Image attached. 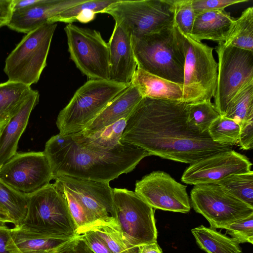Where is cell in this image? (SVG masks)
<instances>
[{"instance_id": "cell-1", "label": "cell", "mask_w": 253, "mask_h": 253, "mask_svg": "<svg viewBox=\"0 0 253 253\" xmlns=\"http://www.w3.org/2000/svg\"><path fill=\"white\" fill-rule=\"evenodd\" d=\"M189 103L143 97L129 116L121 142L161 158L192 164L233 146L213 142L187 122Z\"/></svg>"}, {"instance_id": "cell-2", "label": "cell", "mask_w": 253, "mask_h": 253, "mask_svg": "<svg viewBox=\"0 0 253 253\" xmlns=\"http://www.w3.org/2000/svg\"><path fill=\"white\" fill-rule=\"evenodd\" d=\"M49 162L53 179L61 175L110 182L130 172L144 158L145 150L126 143L107 151H94L78 145L70 135L59 133L45 143L43 151Z\"/></svg>"}, {"instance_id": "cell-3", "label": "cell", "mask_w": 253, "mask_h": 253, "mask_svg": "<svg viewBox=\"0 0 253 253\" xmlns=\"http://www.w3.org/2000/svg\"><path fill=\"white\" fill-rule=\"evenodd\" d=\"M137 68L182 84L185 57L173 26L159 32L131 36Z\"/></svg>"}, {"instance_id": "cell-4", "label": "cell", "mask_w": 253, "mask_h": 253, "mask_svg": "<svg viewBox=\"0 0 253 253\" xmlns=\"http://www.w3.org/2000/svg\"><path fill=\"white\" fill-rule=\"evenodd\" d=\"M129 84L110 80L87 81L76 90L68 104L60 111L56 121L59 133L64 135L82 131Z\"/></svg>"}, {"instance_id": "cell-5", "label": "cell", "mask_w": 253, "mask_h": 253, "mask_svg": "<svg viewBox=\"0 0 253 253\" xmlns=\"http://www.w3.org/2000/svg\"><path fill=\"white\" fill-rule=\"evenodd\" d=\"M174 29L185 57L182 102L211 101L215 92L218 74L214 48L182 33L174 23Z\"/></svg>"}, {"instance_id": "cell-6", "label": "cell", "mask_w": 253, "mask_h": 253, "mask_svg": "<svg viewBox=\"0 0 253 253\" xmlns=\"http://www.w3.org/2000/svg\"><path fill=\"white\" fill-rule=\"evenodd\" d=\"M57 24H46L30 31L9 53L4 72L8 81L31 86L37 84L46 60Z\"/></svg>"}, {"instance_id": "cell-7", "label": "cell", "mask_w": 253, "mask_h": 253, "mask_svg": "<svg viewBox=\"0 0 253 253\" xmlns=\"http://www.w3.org/2000/svg\"><path fill=\"white\" fill-rule=\"evenodd\" d=\"M20 226L59 237L78 236L65 199L51 183L28 195L26 216Z\"/></svg>"}, {"instance_id": "cell-8", "label": "cell", "mask_w": 253, "mask_h": 253, "mask_svg": "<svg viewBox=\"0 0 253 253\" xmlns=\"http://www.w3.org/2000/svg\"><path fill=\"white\" fill-rule=\"evenodd\" d=\"M102 13L110 15L131 36L159 32L174 25L171 0H118Z\"/></svg>"}, {"instance_id": "cell-9", "label": "cell", "mask_w": 253, "mask_h": 253, "mask_svg": "<svg viewBox=\"0 0 253 253\" xmlns=\"http://www.w3.org/2000/svg\"><path fill=\"white\" fill-rule=\"evenodd\" d=\"M217 80L214 95L215 108L224 116L231 101L253 85V51L218 43Z\"/></svg>"}, {"instance_id": "cell-10", "label": "cell", "mask_w": 253, "mask_h": 253, "mask_svg": "<svg viewBox=\"0 0 253 253\" xmlns=\"http://www.w3.org/2000/svg\"><path fill=\"white\" fill-rule=\"evenodd\" d=\"M116 221L125 240L134 248L157 242L153 208L135 192L113 189Z\"/></svg>"}, {"instance_id": "cell-11", "label": "cell", "mask_w": 253, "mask_h": 253, "mask_svg": "<svg viewBox=\"0 0 253 253\" xmlns=\"http://www.w3.org/2000/svg\"><path fill=\"white\" fill-rule=\"evenodd\" d=\"M70 58L90 80H109V49L99 32L72 23L64 28Z\"/></svg>"}, {"instance_id": "cell-12", "label": "cell", "mask_w": 253, "mask_h": 253, "mask_svg": "<svg viewBox=\"0 0 253 253\" xmlns=\"http://www.w3.org/2000/svg\"><path fill=\"white\" fill-rule=\"evenodd\" d=\"M191 204L196 212L208 221L212 228L228 225L253 215V207L235 198L217 183L194 185Z\"/></svg>"}, {"instance_id": "cell-13", "label": "cell", "mask_w": 253, "mask_h": 253, "mask_svg": "<svg viewBox=\"0 0 253 253\" xmlns=\"http://www.w3.org/2000/svg\"><path fill=\"white\" fill-rule=\"evenodd\" d=\"M0 179L26 195L47 186L53 179L44 152L16 153L0 168Z\"/></svg>"}, {"instance_id": "cell-14", "label": "cell", "mask_w": 253, "mask_h": 253, "mask_svg": "<svg viewBox=\"0 0 253 253\" xmlns=\"http://www.w3.org/2000/svg\"><path fill=\"white\" fill-rule=\"evenodd\" d=\"M186 187L168 173L155 171L137 180L134 192L153 209L186 213L191 210Z\"/></svg>"}, {"instance_id": "cell-15", "label": "cell", "mask_w": 253, "mask_h": 253, "mask_svg": "<svg viewBox=\"0 0 253 253\" xmlns=\"http://www.w3.org/2000/svg\"><path fill=\"white\" fill-rule=\"evenodd\" d=\"M54 180L62 184L78 199L93 219L94 224L97 223L117 224L113 188L109 182L67 175L57 176Z\"/></svg>"}, {"instance_id": "cell-16", "label": "cell", "mask_w": 253, "mask_h": 253, "mask_svg": "<svg viewBox=\"0 0 253 253\" xmlns=\"http://www.w3.org/2000/svg\"><path fill=\"white\" fill-rule=\"evenodd\" d=\"M252 163L245 155L232 149L214 153L192 164L181 180L186 184L216 183L230 175L252 170Z\"/></svg>"}, {"instance_id": "cell-17", "label": "cell", "mask_w": 253, "mask_h": 253, "mask_svg": "<svg viewBox=\"0 0 253 253\" xmlns=\"http://www.w3.org/2000/svg\"><path fill=\"white\" fill-rule=\"evenodd\" d=\"M78 236L62 237L42 234L22 226L14 227L10 229L6 249L9 253H65Z\"/></svg>"}, {"instance_id": "cell-18", "label": "cell", "mask_w": 253, "mask_h": 253, "mask_svg": "<svg viewBox=\"0 0 253 253\" xmlns=\"http://www.w3.org/2000/svg\"><path fill=\"white\" fill-rule=\"evenodd\" d=\"M131 35L115 23L108 42L109 49V80L129 84L137 69Z\"/></svg>"}, {"instance_id": "cell-19", "label": "cell", "mask_w": 253, "mask_h": 253, "mask_svg": "<svg viewBox=\"0 0 253 253\" xmlns=\"http://www.w3.org/2000/svg\"><path fill=\"white\" fill-rule=\"evenodd\" d=\"M85 0H45L39 5L13 11L7 26L14 31L26 34L42 25L50 24L54 17Z\"/></svg>"}, {"instance_id": "cell-20", "label": "cell", "mask_w": 253, "mask_h": 253, "mask_svg": "<svg viewBox=\"0 0 253 253\" xmlns=\"http://www.w3.org/2000/svg\"><path fill=\"white\" fill-rule=\"evenodd\" d=\"M39 98L38 91L34 90L19 111L0 128V168L17 153L19 140Z\"/></svg>"}, {"instance_id": "cell-21", "label": "cell", "mask_w": 253, "mask_h": 253, "mask_svg": "<svg viewBox=\"0 0 253 253\" xmlns=\"http://www.w3.org/2000/svg\"><path fill=\"white\" fill-rule=\"evenodd\" d=\"M142 98L138 90L130 84L79 132L93 133L122 118L128 117Z\"/></svg>"}, {"instance_id": "cell-22", "label": "cell", "mask_w": 253, "mask_h": 253, "mask_svg": "<svg viewBox=\"0 0 253 253\" xmlns=\"http://www.w3.org/2000/svg\"><path fill=\"white\" fill-rule=\"evenodd\" d=\"M235 20L225 10L200 13L195 16L189 36L200 42L207 40L223 42L231 32Z\"/></svg>"}, {"instance_id": "cell-23", "label": "cell", "mask_w": 253, "mask_h": 253, "mask_svg": "<svg viewBox=\"0 0 253 253\" xmlns=\"http://www.w3.org/2000/svg\"><path fill=\"white\" fill-rule=\"evenodd\" d=\"M142 97L181 101L183 85L149 73L137 68L131 83Z\"/></svg>"}, {"instance_id": "cell-24", "label": "cell", "mask_w": 253, "mask_h": 253, "mask_svg": "<svg viewBox=\"0 0 253 253\" xmlns=\"http://www.w3.org/2000/svg\"><path fill=\"white\" fill-rule=\"evenodd\" d=\"M128 117L122 118L93 133L78 132L69 135L83 149L94 151H109L121 143V138Z\"/></svg>"}, {"instance_id": "cell-25", "label": "cell", "mask_w": 253, "mask_h": 253, "mask_svg": "<svg viewBox=\"0 0 253 253\" xmlns=\"http://www.w3.org/2000/svg\"><path fill=\"white\" fill-rule=\"evenodd\" d=\"M33 91L31 86L19 83H0V128L19 111Z\"/></svg>"}, {"instance_id": "cell-26", "label": "cell", "mask_w": 253, "mask_h": 253, "mask_svg": "<svg viewBox=\"0 0 253 253\" xmlns=\"http://www.w3.org/2000/svg\"><path fill=\"white\" fill-rule=\"evenodd\" d=\"M199 247L206 253H243L234 239L215 229L200 225L191 230Z\"/></svg>"}, {"instance_id": "cell-27", "label": "cell", "mask_w": 253, "mask_h": 253, "mask_svg": "<svg viewBox=\"0 0 253 253\" xmlns=\"http://www.w3.org/2000/svg\"><path fill=\"white\" fill-rule=\"evenodd\" d=\"M118 0H85L73 6L54 17L51 23L62 22L68 24L79 21L83 23L93 20L95 14L102 13L108 6Z\"/></svg>"}, {"instance_id": "cell-28", "label": "cell", "mask_w": 253, "mask_h": 253, "mask_svg": "<svg viewBox=\"0 0 253 253\" xmlns=\"http://www.w3.org/2000/svg\"><path fill=\"white\" fill-rule=\"evenodd\" d=\"M28 195L20 193L0 179V205L14 227L20 226L26 216Z\"/></svg>"}, {"instance_id": "cell-29", "label": "cell", "mask_w": 253, "mask_h": 253, "mask_svg": "<svg viewBox=\"0 0 253 253\" xmlns=\"http://www.w3.org/2000/svg\"><path fill=\"white\" fill-rule=\"evenodd\" d=\"M221 43L253 51V6L246 8L239 17L235 19L227 39Z\"/></svg>"}, {"instance_id": "cell-30", "label": "cell", "mask_w": 253, "mask_h": 253, "mask_svg": "<svg viewBox=\"0 0 253 253\" xmlns=\"http://www.w3.org/2000/svg\"><path fill=\"white\" fill-rule=\"evenodd\" d=\"M214 183L231 195L253 207V171L230 175Z\"/></svg>"}, {"instance_id": "cell-31", "label": "cell", "mask_w": 253, "mask_h": 253, "mask_svg": "<svg viewBox=\"0 0 253 253\" xmlns=\"http://www.w3.org/2000/svg\"><path fill=\"white\" fill-rule=\"evenodd\" d=\"M219 116L211 101L189 103L187 122L201 133L208 132L212 123Z\"/></svg>"}, {"instance_id": "cell-32", "label": "cell", "mask_w": 253, "mask_h": 253, "mask_svg": "<svg viewBox=\"0 0 253 253\" xmlns=\"http://www.w3.org/2000/svg\"><path fill=\"white\" fill-rule=\"evenodd\" d=\"M240 126L253 120V85L239 93L230 103L224 116Z\"/></svg>"}, {"instance_id": "cell-33", "label": "cell", "mask_w": 253, "mask_h": 253, "mask_svg": "<svg viewBox=\"0 0 253 253\" xmlns=\"http://www.w3.org/2000/svg\"><path fill=\"white\" fill-rule=\"evenodd\" d=\"M240 130V126L237 123L220 115L212 123L208 132L213 142L233 146L238 143Z\"/></svg>"}, {"instance_id": "cell-34", "label": "cell", "mask_w": 253, "mask_h": 253, "mask_svg": "<svg viewBox=\"0 0 253 253\" xmlns=\"http://www.w3.org/2000/svg\"><path fill=\"white\" fill-rule=\"evenodd\" d=\"M53 185L67 202L69 211L77 228V234L93 226L94 224L93 219L78 199L58 181L55 180Z\"/></svg>"}, {"instance_id": "cell-35", "label": "cell", "mask_w": 253, "mask_h": 253, "mask_svg": "<svg viewBox=\"0 0 253 253\" xmlns=\"http://www.w3.org/2000/svg\"><path fill=\"white\" fill-rule=\"evenodd\" d=\"M89 229L99 235L112 253H138V249L132 247L123 238L117 224L97 223Z\"/></svg>"}, {"instance_id": "cell-36", "label": "cell", "mask_w": 253, "mask_h": 253, "mask_svg": "<svg viewBox=\"0 0 253 253\" xmlns=\"http://www.w3.org/2000/svg\"><path fill=\"white\" fill-rule=\"evenodd\" d=\"M192 1V0H171L174 23L182 33L188 36L191 32L196 16Z\"/></svg>"}, {"instance_id": "cell-37", "label": "cell", "mask_w": 253, "mask_h": 253, "mask_svg": "<svg viewBox=\"0 0 253 253\" xmlns=\"http://www.w3.org/2000/svg\"><path fill=\"white\" fill-rule=\"evenodd\" d=\"M224 229L239 244H253V215L233 222Z\"/></svg>"}, {"instance_id": "cell-38", "label": "cell", "mask_w": 253, "mask_h": 253, "mask_svg": "<svg viewBox=\"0 0 253 253\" xmlns=\"http://www.w3.org/2000/svg\"><path fill=\"white\" fill-rule=\"evenodd\" d=\"M248 0H192V7L195 15L203 12L224 10L225 8Z\"/></svg>"}, {"instance_id": "cell-39", "label": "cell", "mask_w": 253, "mask_h": 253, "mask_svg": "<svg viewBox=\"0 0 253 253\" xmlns=\"http://www.w3.org/2000/svg\"><path fill=\"white\" fill-rule=\"evenodd\" d=\"M78 235L93 253H112L104 241L93 229H87Z\"/></svg>"}, {"instance_id": "cell-40", "label": "cell", "mask_w": 253, "mask_h": 253, "mask_svg": "<svg viewBox=\"0 0 253 253\" xmlns=\"http://www.w3.org/2000/svg\"><path fill=\"white\" fill-rule=\"evenodd\" d=\"M241 149L252 150L253 148V120L240 126L238 143Z\"/></svg>"}, {"instance_id": "cell-41", "label": "cell", "mask_w": 253, "mask_h": 253, "mask_svg": "<svg viewBox=\"0 0 253 253\" xmlns=\"http://www.w3.org/2000/svg\"><path fill=\"white\" fill-rule=\"evenodd\" d=\"M13 13V0H0V28L7 26Z\"/></svg>"}, {"instance_id": "cell-42", "label": "cell", "mask_w": 253, "mask_h": 253, "mask_svg": "<svg viewBox=\"0 0 253 253\" xmlns=\"http://www.w3.org/2000/svg\"><path fill=\"white\" fill-rule=\"evenodd\" d=\"M10 229L4 225H0V253H9L6 245L10 236Z\"/></svg>"}, {"instance_id": "cell-43", "label": "cell", "mask_w": 253, "mask_h": 253, "mask_svg": "<svg viewBox=\"0 0 253 253\" xmlns=\"http://www.w3.org/2000/svg\"><path fill=\"white\" fill-rule=\"evenodd\" d=\"M65 253H93L81 239L79 236L70 249Z\"/></svg>"}, {"instance_id": "cell-44", "label": "cell", "mask_w": 253, "mask_h": 253, "mask_svg": "<svg viewBox=\"0 0 253 253\" xmlns=\"http://www.w3.org/2000/svg\"><path fill=\"white\" fill-rule=\"evenodd\" d=\"M138 253H163L157 242L142 245L138 248Z\"/></svg>"}, {"instance_id": "cell-45", "label": "cell", "mask_w": 253, "mask_h": 253, "mask_svg": "<svg viewBox=\"0 0 253 253\" xmlns=\"http://www.w3.org/2000/svg\"><path fill=\"white\" fill-rule=\"evenodd\" d=\"M6 223H11V221L6 211L0 205V225H5Z\"/></svg>"}]
</instances>
